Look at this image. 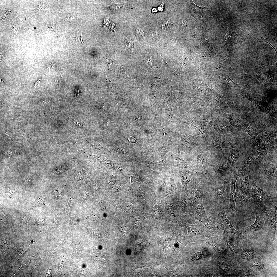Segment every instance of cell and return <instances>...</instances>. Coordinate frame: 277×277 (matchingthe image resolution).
Returning a JSON list of instances; mask_svg holds the SVG:
<instances>
[{
	"mask_svg": "<svg viewBox=\"0 0 277 277\" xmlns=\"http://www.w3.org/2000/svg\"><path fill=\"white\" fill-rule=\"evenodd\" d=\"M252 201L256 209L264 212L269 204L277 202L276 197L266 194L263 189L257 187L255 181H252Z\"/></svg>",
	"mask_w": 277,
	"mask_h": 277,
	"instance_id": "obj_1",
	"label": "cell"
},
{
	"mask_svg": "<svg viewBox=\"0 0 277 277\" xmlns=\"http://www.w3.org/2000/svg\"><path fill=\"white\" fill-rule=\"evenodd\" d=\"M241 187L237 197L239 199L242 206L246 208L247 202L251 197L252 190L250 184L249 176L245 170L241 172Z\"/></svg>",
	"mask_w": 277,
	"mask_h": 277,
	"instance_id": "obj_2",
	"label": "cell"
},
{
	"mask_svg": "<svg viewBox=\"0 0 277 277\" xmlns=\"http://www.w3.org/2000/svg\"><path fill=\"white\" fill-rule=\"evenodd\" d=\"M218 215L221 226L225 233L233 234L242 238H245V237L234 228L230 221L227 217L224 208H222L220 209Z\"/></svg>",
	"mask_w": 277,
	"mask_h": 277,
	"instance_id": "obj_3",
	"label": "cell"
},
{
	"mask_svg": "<svg viewBox=\"0 0 277 277\" xmlns=\"http://www.w3.org/2000/svg\"><path fill=\"white\" fill-rule=\"evenodd\" d=\"M277 206L276 205L270 209L267 210L263 212V216L267 226L275 236L277 229V217L276 212Z\"/></svg>",
	"mask_w": 277,
	"mask_h": 277,
	"instance_id": "obj_4",
	"label": "cell"
},
{
	"mask_svg": "<svg viewBox=\"0 0 277 277\" xmlns=\"http://www.w3.org/2000/svg\"><path fill=\"white\" fill-rule=\"evenodd\" d=\"M270 154L268 148L261 141L259 144H255L252 159L255 161L260 162L268 158Z\"/></svg>",
	"mask_w": 277,
	"mask_h": 277,
	"instance_id": "obj_5",
	"label": "cell"
},
{
	"mask_svg": "<svg viewBox=\"0 0 277 277\" xmlns=\"http://www.w3.org/2000/svg\"><path fill=\"white\" fill-rule=\"evenodd\" d=\"M240 174L239 173H236L233 179L231 182V191L230 196V202L228 214V215L231 216H233L235 211L237 198L235 189V184Z\"/></svg>",
	"mask_w": 277,
	"mask_h": 277,
	"instance_id": "obj_6",
	"label": "cell"
},
{
	"mask_svg": "<svg viewBox=\"0 0 277 277\" xmlns=\"http://www.w3.org/2000/svg\"><path fill=\"white\" fill-rule=\"evenodd\" d=\"M194 202L193 203V212L198 216L201 214H205L203 206V199L201 194L199 192H193Z\"/></svg>",
	"mask_w": 277,
	"mask_h": 277,
	"instance_id": "obj_7",
	"label": "cell"
},
{
	"mask_svg": "<svg viewBox=\"0 0 277 277\" xmlns=\"http://www.w3.org/2000/svg\"><path fill=\"white\" fill-rule=\"evenodd\" d=\"M225 43V45L228 47H230L232 50L236 49L238 45L237 40L234 35L233 28L230 24L228 25L227 27Z\"/></svg>",
	"mask_w": 277,
	"mask_h": 277,
	"instance_id": "obj_8",
	"label": "cell"
},
{
	"mask_svg": "<svg viewBox=\"0 0 277 277\" xmlns=\"http://www.w3.org/2000/svg\"><path fill=\"white\" fill-rule=\"evenodd\" d=\"M207 9L206 6L205 7L199 6L195 4L192 1L191 3V13L196 21L198 23L201 22L203 14Z\"/></svg>",
	"mask_w": 277,
	"mask_h": 277,
	"instance_id": "obj_9",
	"label": "cell"
},
{
	"mask_svg": "<svg viewBox=\"0 0 277 277\" xmlns=\"http://www.w3.org/2000/svg\"><path fill=\"white\" fill-rule=\"evenodd\" d=\"M173 160V166L182 169L189 173H194L195 172L188 166L187 162H185L183 158L179 155H176L174 157Z\"/></svg>",
	"mask_w": 277,
	"mask_h": 277,
	"instance_id": "obj_10",
	"label": "cell"
},
{
	"mask_svg": "<svg viewBox=\"0 0 277 277\" xmlns=\"http://www.w3.org/2000/svg\"><path fill=\"white\" fill-rule=\"evenodd\" d=\"M264 172L265 175L267 178L272 180H277V164L271 165L267 167Z\"/></svg>",
	"mask_w": 277,
	"mask_h": 277,
	"instance_id": "obj_11",
	"label": "cell"
},
{
	"mask_svg": "<svg viewBox=\"0 0 277 277\" xmlns=\"http://www.w3.org/2000/svg\"><path fill=\"white\" fill-rule=\"evenodd\" d=\"M197 220L201 222L207 228L213 230L214 228V225L211 219L206 215V213L201 214L197 217Z\"/></svg>",
	"mask_w": 277,
	"mask_h": 277,
	"instance_id": "obj_12",
	"label": "cell"
},
{
	"mask_svg": "<svg viewBox=\"0 0 277 277\" xmlns=\"http://www.w3.org/2000/svg\"><path fill=\"white\" fill-rule=\"evenodd\" d=\"M239 153L235 149L230 150V154L227 160L233 166L237 161L239 158Z\"/></svg>",
	"mask_w": 277,
	"mask_h": 277,
	"instance_id": "obj_13",
	"label": "cell"
},
{
	"mask_svg": "<svg viewBox=\"0 0 277 277\" xmlns=\"http://www.w3.org/2000/svg\"><path fill=\"white\" fill-rule=\"evenodd\" d=\"M261 224V221L259 216L256 214V219L254 223L248 228L251 230L255 231H258L260 228Z\"/></svg>",
	"mask_w": 277,
	"mask_h": 277,
	"instance_id": "obj_14",
	"label": "cell"
},
{
	"mask_svg": "<svg viewBox=\"0 0 277 277\" xmlns=\"http://www.w3.org/2000/svg\"><path fill=\"white\" fill-rule=\"evenodd\" d=\"M255 255V253L253 250L248 248L244 250L242 254L243 257L246 259L253 258Z\"/></svg>",
	"mask_w": 277,
	"mask_h": 277,
	"instance_id": "obj_15",
	"label": "cell"
},
{
	"mask_svg": "<svg viewBox=\"0 0 277 277\" xmlns=\"http://www.w3.org/2000/svg\"><path fill=\"white\" fill-rule=\"evenodd\" d=\"M232 166L231 164L227 160H226L221 166L219 167V169L217 170L214 172V173L227 170Z\"/></svg>",
	"mask_w": 277,
	"mask_h": 277,
	"instance_id": "obj_16",
	"label": "cell"
},
{
	"mask_svg": "<svg viewBox=\"0 0 277 277\" xmlns=\"http://www.w3.org/2000/svg\"><path fill=\"white\" fill-rule=\"evenodd\" d=\"M218 265L220 269L223 271H227L229 270L228 265L226 263L222 262H219Z\"/></svg>",
	"mask_w": 277,
	"mask_h": 277,
	"instance_id": "obj_17",
	"label": "cell"
},
{
	"mask_svg": "<svg viewBox=\"0 0 277 277\" xmlns=\"http://www.w3.org/2000/svg\"><path fill=\"white\" fill-rule=\"evenodd\" d=\"M205 242L211 246L214 249L219 252H221V248L218 245L215 243L213 242L206 240Z\"/></svg>",
	"mask_w": 277,
	"mask_h": 277,
	"instance_id": "obj_18",
	"label": "cell"
},
{
	"mask_svg": "<svg viewBox=\"0 0 277 277\" xmlns=\"http://www.w3.org/2000/svg\"><path fill=\"white\" fill-rule=\"evenodd\" d=\"M205 255L201 252H197L195 253L193 256V260H198L202 259L205 257Z\"/></svg>",
	"mask_w": 277,
	"mask_h": 277,
	"instance_id": "obj_19",
	"label": "cell"
},
{
	"mask_svg": "<svg viewBox=\"0 0 277 277\" xmlns=\"http://www.w3.org/2000/svg\"><path fill=\"white\" fill-rule=\"evenodd\" d=\"M228 247L231 251L234 253L237 252V249L236 247L231 241L227 240L226 241Z\"/></svg>",
	"mask_w": 277,
	"mask_h": 277,
	"instance_id": "obj_20",
	"label": "cell"
},
{
	"mask_svg": "<svg viewBox=\"0 0 277 277\" xmlns=\"http://www.w3.org/2000/svg\"><path fill=\"white\" fill-rule=\"evenodd\" d=\"M136 32L138 36L142 39L144 38L145 36L144 32L143 30L140 27H138L136 29Z\"/></svg>",
	"mask_w": 277,
	"mask_h": 277,
	"instance_id": "obj_21",
	"label": "cell"
},
{
	"mask_svg": "<svg viewBox=\"0 0 277 277\" xmlns=\"http://www.w3.org/2000/svg\"><path fill=\"white\" fill-rule=\"evenodd\" d=\"M264 264L261 262H258L255 263L253 265V268L258 270H262L264 268Z\"/></svg>",
	"mask_w": 277,
	"mask_h": 277,
	"instance_id": "obj_22",
	"label": "cell"
},
{
	"mask_svg": "<svg viewBox=\"0 0 277 277\" xmlns=\"http://www.w3.org/2000/svg\"><path fill=\"white\" fill-rule=\"evenodd\" d=\"M225 189V186L224 184L222 185L219 187L217 191V194L219 196H221L224 194Z\"/></svg>",
	"mask_w": 277,
	"mask_h": 277,
	"instance_id": "obj_23",
	"label": "cell"
},
{
	"mask_svg": "<svg viewBox=\"0 0 277 277\" xmlns=\"http://www.w3.org/2000/svg\"><path fill=\"white\" fill-rule=\"evenodd\" d=\"M171 22L168 20H166L163 22L162 25V28L164 31H166L169 26Z\"/></svg>",
	"mask_w": 277,
	"mask_h": 277,
	"instance_id": "obj_24",
	"label": "cell"
},
{
	"mask_svg": "<svg viewBox=\"0 0 277 277\" xmlns=\"http://www.w3.org/2000/svg\"><path fill=\"white\" fill-rule=\"evenodd\" d=\"M55 24L54 23H52L49 24L48 26L47 30L49 32H51L54 31L55 29Z\"/></svg>",
	"mask_w": 277,
	"mask_h": 277,
	"instance_id": "obj_25",
	"label": "cell"
},
{
	"mask_svg": "<svg viewBox=\"0 0 277 277\" xmlns=\"http://www.w3.org/2000/svg\"><path fill=\"white\" fill-rule=\"evenodd\" d=\"M204 158L201 156H198L197 160V162L198 166L200 167H202L203 164Z\"/></svg>",
	"mask_w": 277,
	"mask_h": 277,
	"instance_id": "obj_26",
	"label": "cell"
},
{
	"mask_svg": "<svg viewBox=\"0 0 277 277\" xmlns=\"http://www.w3.org/2000/svg\"><path fill=\"white\" fill-rule=\"evenodd\" d=\"M82 32H81L80 33L78 34L77 36L75 37V39L77 41H79V42L84 46H85V45L82 41Z\"/></svg>",
	"mask_w": 277,
	"mask_h": 277,
	"instance_id": "obj_27",
	"label": "cell"
},
{
	"mask_svg": "<svg viewBox=\"0 0 277 277\" xmlns=\"http://www.w3.org/2000/svg\"><path fill=\"white\" fill-rule=\"evenodd\" d=\"M128 5L127 4H117L115 5H114L113 6H110V7L113 9H116L126 7H127Z\"/></svg>",
	"mask_w": 277,
	"mask_h": 277,
	"instance_id": "obj_28",
	"label": "cell"
},
{
	"mask_svg": "<svg viewBox=\"0 0 277 277\" xmlns=\"http://www.w3.org/2000/svg\"><path fill=\"white\" fill-rule=\"evenodd\" d=\"M62 76H63L62 75L60 77L57 78L55 79L54 84L57 87H59L61 82Z\"/></svg>",
	"mask_w": 277,
	"mask_h": 277,
	"instance_id": "obj_29",
	"label": "cell"
},
{
	"mask_svg": "<svg viewBox=\"0 0 277 277\" xmlns=\"http://www.w3.org/2000/svg\"><path fill=\"white\" fill-rule=\"evenodd\" d=\"M74 18V16L72 14H69L67 17V20L69 22H70L72 21Z\"/></svg>",
	"mask_w": 277,
	"mask_h": 277,
	"instance_id": "obj_30",
	"label": "cell"
},
{
	"mask_svg": "<svg viewBox=\"0 0 277 277\" xmlns=\"http://www.w3.org/2000/svg\"><path fill=\"white\" fill-rule=\"evenodd\" d=\"M162 4L161 5H160V6L158 8V9H159V11H163V10H164V8L165 7L164 4H165V2L164 1H162Z\"/></svg>",
	"mask_w": 277,
	"mask_h": 277,
	"instance_id": "obj_31",
	"label": "cell"
},
{
	"mask_svg": "<svg viewBox=\"0 0 277 277\" xmlns=\"http://www.w3.org/2000/svg\"><path fill=\"white\" fill-rule=\"evenodd\" d=\"M41 81V79H39V80H38L35 83L34 85V87L35 88H37L39 86V85L40 84Z\"/></svg>",
	"mask_w": 277,
	"mask_h": 277,
	"instance_id": "obj_32",
	"label": "cell"
},
{
	"mask_svg": "<svg viewBox=\"0 0 277 277\" xmlns=\"http://www.w3.org/2000/svg\"><path fill=\"white\" fill-rule=\"evenodd\" d=\"M105 59L107 61V63L109 67H111V66H112L113 65V62L111 60H108L106 58H105Z\"/></svg>",
	"mask_w": 277,
	"mask_h": 277,
	"instance_id": "obj_33",
	"label": "cell"
},
{
	"mask_svg": "<svg viewBox=\"0 0 277 277\" xmlns=\"http://www.w3.org/2000/svg\"><path fill=\"white\" fill-rule=\"evenodd\" d=\"M128 139L130 142H132L135 143L136 141V140L134 138L131 136Z\"/></svg>",
	"mask_w": 277,
	"mask_h": 277,
	"instance_id": "obj_34",
	"label": "cell"
},
{
	"mask_svg": "<svg viewBox=\"0 0 277 277\" xmlns=\"http://www.w3.org/2000/svg\"><path fill=\"white\" fill-rule=\"evenodd\" d=\"M54 67V65L53 63H51L49 65V68L51 69H52Z\"/></svg>",
	"mask_w": 277,
	"mask_h": 277,
	"instance_id": "obj_35",
	"label": "cell"
},
{
	"mask_svg": "<svg viewBox=\"0 0 277 277\" xmlns=\"http://www.w3.org/2000/svg\"><path fill=\"white\" fill-rule=\"evenodd\" d=\"M152 11L153 12H157V10L156 8H153Z\"/></svg>",
	"mask_w": 277,
	"mask_h": 277,
	"instance_id": "obj_36",
	"label": "cell"
},
{
	"mask_svg": "<svg viewBox=\"0 0 277 277\" xmlns=\"http://www.w3.org/2000/svg\"><path fill=\"white\" fill-rule=\"evenodd\" d=\"M63 265H62V268H61V270L62 269V268H63Z\"/></svg>",
	"mask_w": 277,
	"mask_h": 277,
	"instance_id": "obj_37",
	"label": "cell"
}]
</instances>
